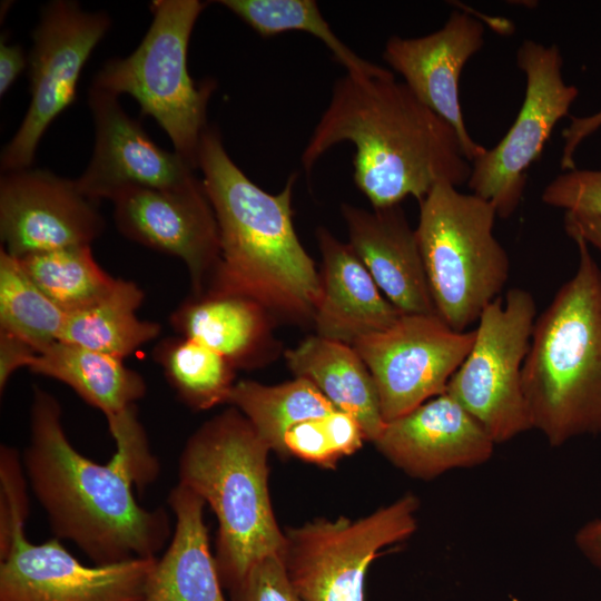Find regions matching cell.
Masks as SVG:
<instances>
[{
	"mask_svg": "<svg viewBox=\"0 0 601 601\" xmlns=\"http://www.w3.org/2000/svg\"><path fill=\"white\" fill-rule=\"evenodd\" d=\"M107 422L116 452L100 464L71 445L58 400L35 386L26 476L56 538L77 544L97 565L156 558L170 536V520L162 508L140 506L132 487L152 483L159 463L136 405Z\"/></svg>",
	"mask_w": 601,
	"mask_h": 601,
	"instance_id": "1",
	"label": "cell"
},
{
	"mask_svg": "<svg viewBox=\"0 0 601 601\" xmlns=\"http://www.w3.org/2000/svg\"><path fill=\"white\" fill-rule=\"evenodd\" d=\"M341 141L355 146L354 181L373 208L408 196L421 203L437 184L459 187L471 174L455 130L388 69L335 82L300 157L307 175Z\"/></svg>",
	"mask_w": 601,
	"mask_h": 601,
	"instance_id": "2",
	"label": "cell"
},
{
	"mask_svg": "<svg viewBox=\"0 0 601 601\" xmlns=\"http://www.w3.org/2000/svg\"><path fill=\"white\" fill-rule=\"evenodd\" d=\"M198 168L220 237L219 260L205 292L254 299L275 322L313 325L321 275L293 224L297 175L279 193H267L231 160L218 130L209 126L201 136Z\"/></svg>",
	"mask_w": 601,
	"mask_h": 601,
	"instance_id": "3",
	"label": "cell"
},
{
	"mask_svg": "<svg viewBox=\"0 0 601 601\" xmlns=\"http://www.w3.org/2000/svg\"><path fill=\"white\" fill-rule=\"evenodd\" d=\"M269 452L244 414L230 406L199 426L179 457V484L201 497L217 519L214 555L233 601H239L258 562L284 553L285 532L269 495Z\"/></svg>",
	"mask_w": 601,
	"mask_h": 601,
	"instance_id": "4",
	"label": "cell"
},
{
	"mask_svg": "<svg viewBox=\"0 0 601 601\" xmlns=\"http://www.w3.org/2000/svg\"><path fill=\"white\" fill-rule=\"evenodd\" d=\"M574 275L536 317L522 370L532 428L551 446L601 435V268L574 237Z\"/></svg>",
	"mask_w": 601,
	"mask_h": 601,
	"instance_id": "5",
	"label": "cell"
},
{
	"mask_svg": "<svg viewBox=\"0 0 601 601\" xmlns=\"http://www.w3.org/2000/svg\"><path fill=\"white\" fill-rule=\"evenodd\" d=\"M494 206L450 183L420 203L415 228L437 316L465 332L500 297L510 275L508 253L495 238Z\"/></svg>",
	"mask_w": 601,
	"mask_h": 601,
	"instance_id": "6",
	"label": "cell"
},
{
	"mask_svg": "<svg viewBox=\"0 0 601 601\" xmlns=\"http://www.w3.org/2000/svg\"><path fill=\"white\" fill-rule=\"evenodd\" d=\"M199 0H155L151 24L136 50L114 58L96 73L92 88L135 98L170 138L175 151L195 169L207 129V106L216 82L196 83L187 69L194 26L206 8Z\"/></svg>",
	"mask_w": 601,
	"mask_h": 601,
	"instance_id": "7",
	"label": "cell"
},
{
	"mask_svg": "<svg viewBox=\"0 0 601 601\" xmlns=\"http://www.w3.org/2000/svg\"><path fill=\"white\" fill-rule=\"evenodd\" d=\"M418 508L407 493L356 520L318 518L287 528L282 560L290 585L303 601H365L368 566L414 534Z\"/></svg>",
	"mask_w": 601,
	"mask_h": 601,
	"instance_id": "8",
	"label": "cell"
},
{
	"mask_svg": "<svg viewBox=\"0 0 601 601\" xmlns=\"http://www.w3.org/2000/svg\"><path fill=\"white\" fill-rule=\"evenodd\" d=\"M535 319V300L526 289L511 288L494 299L481 314L474 343L445 391L495 444L532 428L522 370Z\"/></svg>",
	"mask_w": 601,
	"mask_h": 601,
	"instance_id": "9",
	"label": "cell"
},
{
	"mask_svg": "<svg viewBox=\"0 0 601 601\" xmlns=\"http://www.w3.org/2000/svg\"><path fill=\"white\" fill-rule=\"evenodd\" d=\"M516 66L525 76L521 108L497 145L471 162L466 183L471 193L491 203L502 219L516 211L529 168L579 96V89L563 79V58L555 45L524 40L516 51Z\"/></svg>",
	"mask_w": 601,
	"mask_h": 601,
	"instance_id": "10",
	"label": "cell"
},
{
	"mask_svg": "<svg viewBox=\"0 0 601 601\" xmlns=\"http://www.w3.org/2000/svg\"><path fill=\"white\" fill-rule=\"evenodd\" d=\"M109 27L106 13L85 11L75 1L42 8L28 57L31 100L2 150V173L30 168L43 132L75 101L81 70Z\"/></svg>",
	"mask_w": 601,
	"mask_h": 601,
	"instance_id": "11",
	"label": "cell"
},
{
	"mask_svg": "<svg viewBox=\"0 0 601 601\" xmlns=\"http://www.w3.org/2000/svg\"><path fill=\"white\" fill-rule=\"evenodd\" d=\"M474 339L475 329L454 331L437 315L402 314L352 346L370 370L390 422L445 393Z\"/></svg>",
	"mask_w": 601,
	"mask_h": 601,
	"instance_id": "12",
	"label": "cell"
},
{
	"mask_svg": "<svg viewBox=\"0 0 601 601\" xmlns=\"http://www.w3.org/2000/svg\"><path fill=\"white\" fill-rule=\"evenodd\" d=\"M0 601H141L157 558L87 566L52 539L30 543L17 530L0 558Z\"/></svg>",
	"mask_w": 601,
	"mask_h": 601,
	"instance_id": "13",
	"label": "cell"
},
{
	"mask_svg": "<svg viewBox=\"0 0 601 601\" xmlns=\"http://www.w3.org/2000/svg\"><path fill=\"white\" fill-rule=\"evenodd\" d=\"M97 201L76 180L41 169L2 173L0 236L16 258L72 246L91 245L105 228Z\"/></svg>",
	"mask_w": 601,
	"mask_h": 601,
	"instance_id": "14",
	"label": "cell"
},
{
	"mask_svg": "<svg viewBox=\"0 0 601 601\" xmlns=\"http://www.w3.org/2000/svg\"><path fill=\"white\" fill-rule=\"evenodd\" d=\"M121 234L180 258L191 295L205 292L220 256L219 228L203 181L184 189L127 186L109 198Z\"/></svg>",
	"mask_w": 601,
	"mask_h": 601,
	"instance_id": "15",
	"label": "cell"
},
{
	"mask_svg": "<svg viewBox=\"0 0 601 601\" xmlns=\"http://www.w3.org/2000/svg\"><path fill=\"white\" fill-rule=\"evenodd\" d=\"M88 101L95 147L89 165L76 179L85 196L98 201L127 186L176 190L200 183L190 164L156 145L125 112L118 96L90 87Z\"/></svg>",
	"mask_w": 601,
	"mask_h": 601,
	"instance_id": "16",
	"label": "cell"
},
{
	"mask_svg": "<svg viewBox=\"0 0 601 601\" xmlns=\"http://www.w3.org/2000/svg\"><path fill=\"white\" fill-rule=\"evenodd\" d=\"M484 26L461 10L444 26L423 37H391L383 58L397 71L411 91L444 119L457 134L465 158L472 162L486 148L470 135L460 102L459 83L465 63L481 50Z\"/></svg>",
	"mask_w": 601,
	"mask_h": 601,
	"instance_id": "17",
	"label": "cell"
},
{
	"mask_svg": "<svg viewBox=\"0 0 601 601\" xmlns=\"http://www.w3.org/2000/svg\"><path fill=\"white\" fill-rule=\"evenodd\" d=\"M407 475L428 481L487 462L496 445L485 428L446 392L386 422L374 442Z\"/></svg>",
	"mask_w": 601,
	"mask_h": 601,
	"instance_id": "18",
	"label": "cell"
},
{
	"mask_svg": "<svg viewBox=\"0 0 601 601\" xmlns=\"http://www.w3.org/2000/svg\"><path fill=\"white\" fill-rule=\"evenodd\" d=\"M348 245L386 299L402 314L437 315L415 229L400 205L341 207Z\"/></svg>",
	"mask_w": 601,
	"mask_h": 601,
	"instance_id": "19",
	"label": "cell"
},
{
	"mask_svg": "<svg viewBox=\"0 0 601 601\" xmlns=\"http://www.w3.org/2000/svg\"><path fill=\"white\" fill-rule=\"evenodd\" d=\"M322 254L321 299L316 335L353 345L358 338L392 326L402 315L382 294L348 244L325 227L316 229Z\"/></svg>",
	"mask_w": 601,
	"mask_h": 601,
	"instance_id": "20",
	"label": "cell"
},
{
	"mask_svg": "<svg viewBox=\"0 0 601 601\" xmlns=\"http://www.w3.org/2000/svg\"><path fill=\"white\" fill-rule=\"evenodd\" d=\"M274 322L254 299L213 292L190 295L170 316L178 335L208 346L235 368L258 367L276 357L280 345Z\"/></svg>",
	"mask_w": 601,
	"mask_h": 601,
	"instance_id": "21",
	"label": "cell"
},
{
	"mask_svg": "<svg viewBox=\"0 0 601 601\" xmlns=\"http://www.w3.org/2000/svg\"><path fill=\"white\" fill-rule=\"evenodd\" d=\"M168 505L176 518L174 534L155 562L141 601H226L209 546L204 500L178 483Z\"/></svg>",
	"mask_w": 601,
	"mask_h": 601,
	"instance_id": "22",
	"label": "cell"
},
{
	"mask_svg": "<svg viewBox=\"0 0 601 601\" xmlns=\"http://www.w3.org/2000/svg\"><path fill=\"white\" fill-rule=\"evenodd\" d=\"M295 377L311 382L332 405L361 425L366 441L375 442L385 427L373 376L348 344L318 335L285 352Z\"/></svg>",
	"mask_w": 601,
	"mask_h": 601,
	"instance_id": "23",
	"label": "cell"
},
{
	"mask_svg": "<svg viewBox=\"0 0 601 601\" xmlns=\"http://www.w3.org/2000/svg\"><path fill=\"white\" fill-rule=\"evenodd\" d=\"M28 370L65 383L107 420L136 405L147 390L122 358L62 341L39 353Z\"/></svg>",
	"mask_w": 601,
	"mask_h": 601,
	"instance_id": "24",
	"label": "cell"
},
{
	"mask_svg": "<svg viewBox=\"0 0 601 601\" xmlns=\"http://www.w3.org/2000/svg\"><path fill=\"white\" fill-rule=\"evenodd\" d=\"M142 300L144 292L136 283L117 278L98 302L66 314L59 341L124 359L160 333L158 323L136 315Z\"/></svg>",
	"mask_w": 601,
	"mask_h": 601,
	"instance_id": "25",
	"label": "cell"
},
{
	"mask_svg": "<svg viewBox=\"0 0 601 601\" xmlns=\"http://www.w3.org/2000/svg\"><path fill=\"white\" fill-rule=\"evenodd\" d=\"M227 404L244 414L268 449L282 457H287L284 439L290 427L336 411L311 382L299 377L277 385L238 381Z\"/></svg>",
	"mask_w": 601,
	"mask_h": 601,
	"instance_id": "26",
	"label": "cell"
},
{
	"mask_svg": "<svg viewBox=\"0 0 601 601\" xmlns=\"http://www.w3.org/2000/svg\"><path fill=\"white\" fill-rule=\"evenodd\" d=\"M178 398L194 411L227 404L235 367L208 346L185 337H167L152 352Z\"/></svg>",
	"mask_w": 601,
	"mask_h": 601,
	"instance_id": "27",
	"label": "cell"
},
{
	"mask_svg": "<svg viewBox=\"0 0 601 601\" xmlns=\"http://www.w3.org/2000/svg\"><path fill=\"white\" fill-rule=\"evenodd\" d=\"M18 259L31 280L66 314L95 304L117 280L99 266L90 245L35 253Z\"/></svg>",
	"mask_w": 601,
	"mask_h": 601,
	"instance_id": "28",
	"label": "cell"
},
{
	"mask_svg": "<svg viewBox=\"0 0 601 601\" xmlns=\"http://www.w3.org/2000/svg\"><path fill=\"white\" fill-rule=\"evenodd\" d=\"M263 37L299 30L322 40L346 73L375 76L385 68L368 62L348 48L331 29L314 0H221L218 1Z\"/></svg>",
	"mask_w": 601,
	"mask_h": 601,
	"instance_id": "29",
	"label": "cell"
},
{
	"mask_svg": "<svg viewBox=\"0 0 601 601\" xmlns=\"http://www.w3.org/2000/svg\"><path fill=\"white\" fill-rule=\"evenodd\" d=\"M63 313L27 275L18 258L0 250V331L38 353L59 341Z\"/></svg>",
	"mask_w": 601,
	"mask_h": 601,
	"instance_id": "30",
	"label": "cell"
},
{
	"mask_svg": "<svg viewBox=\"0 0 601 601\" xmlns=\"http://www.w3.org/2000/svg\"><path fill=\"white\" fill-rule=\"evenodd\" d=\"M366 441L359 423L338 410L303 421L284 439L287 456L334 469L339 460L357 452Z\"/></svg>",
	"mask_w": 601,
	"mask_h": 601,
	"instance_id": "31",
	"label": "cell"
},
{
	"mask_svg": "<svg viewBox=\"0 0 601 601\" xmlns=\"http://www.w3.org/2000/svg\"><path fill=\"white\" fill-rule=\"evenodd\" d=\"M23 471V464L20 463L17 451L2 445L0 451V558L7 553L14 532L24 528L28 516Z\"/></svg>",
	"mask_w": 601,
	"mask_h": 601,
	"instance_id": "32",
	"label": "cell"
},
{
	"mask_svg": "<svg viewBox=\"0 0 601 601\" xmlns=\"http://www.w3.org/2000/svg\"><path fill=\"white\" fill-rule=\"evenodd\" d=\"M541 199L565 213L601 215V169L563 171L545 186Z\"/></svg>",
	"mask_w": 601,
	"mask_h": 601,
	"instance_id": "33",
	"label": "cell"
},
{
	"mask_svg": "<svg viewBox=\"0 0 601 601\" xmlns=\"http://www.w3.org/2000/svg\"><path fill=\"white\" fill-rule=\"evenodd\" d=\"M239 601H303L290 585L278 555L258 562L248 575Z\"/></svg>",
	"mask_w": 601,
	"mask_h": 601,
	"instance_id": "34",
	"label": "cell"
},
{
	"mask_svg": "<svg viewBox=\"0 0 601 601\" xmlns=\"http://www.w3.org/2000/svg\"><path fill=\"white\" fill-rule=\"evenodd\" d=\"M39 353L22 338L0 331V391L20 367H29Z\"/></svg>",
	"mask_w": 601,
	"mask_h": 601,
	"instance_id": "35",
	"label": "cell"
},
{
	"mask_svg": "<svg viewBox=\"0 0 601 601\" xmlns=\"http://www.w3.org/2000/svg\"><path fill=\"white\" fill-rule=\"evenodd\" d=\"M601 128V110L584 117H572L562 131L564 139L560 167L563 171L575 168L574 154L580 144Z\"/></svg>",
	"mask_w": 601,
	"mask_h": 601,
	"instance_id": "36",
	"label": "cell"
},
{
	"mask_svg": "<svg viewBox=\"0 0 601 601\" xmlns=\"http://www.w3.org/2000/svg\"><path fill=\"white\" fill-rule=\"evenodd\" d=\"M564 229L571 239L580 237L601 252V215L565 213Z\"/></svg>",
	"mask_w": 601,
	"mask_h": 601,
	"instance_id": "37",
	"label": "cell"
},
{
	"mask_svg": "<svg viewBox=\"0 0 601 601\" xmlns=\"http://www.w3.org/2000/svg\"><path fill=\"white\" fill-rule=\"evenodd\" d=\"M28 63L22 48L0 42V96H3Z\"/></svg>",
	"mask_w": 601,
	"mask_h": 601,
	"instance_id": "38",
	"label": "cell"
},
{
	"mask_svg": "<svg viewBox=\"0 0 601 601\" xmlns=\"http://www.w3.org/2000/svg\"><path fill=\"white\" fill-rule=\"evenodd\" d=\"M582 555L601 572V518L583 524L574 535Z\"/></svg>",
	"mask_w": 601,
	"mask_h": 601,
	"instance_id": "39",
	"label": "cell"
}]
</instances>
